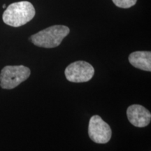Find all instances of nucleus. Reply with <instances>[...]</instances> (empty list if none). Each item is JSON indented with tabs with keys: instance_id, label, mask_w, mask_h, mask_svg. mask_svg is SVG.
<instances>
[{
	"instance_id": "nucleus-9",
	"label": "nucleus",
	"mask_w": 151,
	"mask_h": 151,
	"mask_svg": "<svg viewBox=\"0 0 151 151\" xmlns=\"http://www.w3.org/2000/svg\"><path fill=\"white\" fill-rule=\"evenodd\" d=\"M2 8H3V9H5V8H6V4H4V5L2 6Z\"/></svg>"
},
{
	"instance_id": "nucleus-6",
	"label": "nucleus",
	"mask_w": 151,
	"mask_h": 151,
	"mask_svg": "<svg viewBox=\"0 0 151 151\" xmlns=\"http://www.w3.org/2000/svg\"><path fill=\"white\" fill-rule=\"evenodd\" d=\"M127 116L130 123L137 127H146L151 120L150 111L139 104L129 106L127 110Z\"/></svg>"
},
{
	"instance_id": "nucleus-3",
	"label": "nucleus",
	"mask_w": 151,
	"mask_h": 151,
	"mask_svg": "<svg viewBox=\"0 0 151 151\" xmlns=\"http://www.w3.org/2000/svg\"><path fill=\"white\" fill-rule=\"evenodd\" d=\"M31 71L23 65L6 66L0 73V86L3 89H14L29 78Z\"/></svg>"
},
{
	"instance_id": "nucleus-1",
	"label": "nucleus",
	"mask_w": 151,
	"mask_h": 151,
	"mask_svg": "<svg viewBox=\"0 0 151 151\" xmlns=\"http://www.w3.org/2000/svg\"><path fill=\"white\" fill-rule=\"evenodd\" d=\"M35 16V9L29 1H22L11 4L4 12L2 19L5 24L18 27L27 24Z\"/></svg>"
},
{
	"instance_id": "nucleus-7",
	"label": "nucleus",
	"mask_w": 151,
	"mask_h": 151,
	"mask_svg": "<svg viewBox=\"0 0 151 151\" xmlns=\"http://www.w3.org/2000/svg\"><path fill=\"white\" fill-rule=\"evenodd\" d=\"M131 65L141 70L151 71V52L150 51H136L129 56Z\"/></svg>"
},
{
	"instance_id": "nucleus-8",
	"label": "nucleus",
	"mask_w": 151,
	"mask_h": 151,
	"mask_svg": "<svg viewBox=\"0 0 151 151\" xmlns=\"http://www.w3.org/2000/svg\"><path fill=\"white\" fill-rule=\"evenodd\" d=\"M116 6L122 9H128L136 4L137 0H112Z\"/></svg>"
},
{
	"instance_id": "nucleus-5",
	"label": "nucleus",
	"mask_w": 151,
	"mask_h": 151,
	"mask_svg": "<svg viewBox=\"0 0 151 151\" xmlns=\"http://www.w3.org/2000/svg\"><path fill=\"white\" fill-rule=\"evenodd\" d=\"M90 139L97 143H106L110 141L112 131L108 124L99 116L95 115L90 118L88 126Z\"/></svg>"
},
{
	"instance_id": "nucleus-4",
	"label": "nucleus",
	"mask_w": 151,
	"mask_h": 151,
	"mask_svg": "<svg viewBox=\"0 0 151 151\" xmlns=\"http://www.w3.org/2000/svg\"><path fill=\"white\" fill-rule=\"evenodd\" d=\"M94 73V69L88 62L76 61L66 68L65 74L67 79L73 83H84L91 80Z\"/></svg>"
},
{
	"instance_id": "nucleus-2",
	"label": "nucleus",
	"mask_w": 151,
	"mask_h": 151,
	"mask_svg": "<svg viewBox=\"0 0 151 151\" xmlns=\"http://www.w3.org/2000/svg\"><path fill=\"white\" fill-rule=\"evenodd\" d=\"M70 29L65 25H53L41 30L29 38L38 47L52 48L60 46L62 40L69 34Z\"/></svg>"
}]
</instances>
